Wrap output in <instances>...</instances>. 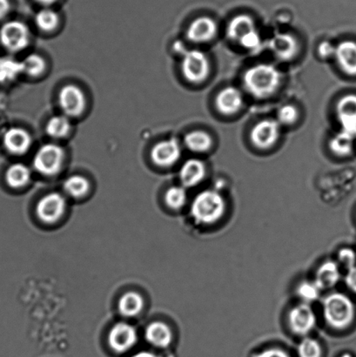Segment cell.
<instances>
[{
  "label": "cell",
  "mask_w": 356,
  "mask_h": 357,
  "mask_svg": "<svg viewBox=\"0 0 356 357\" xmlns=\"http://www.w3.org/2000/svg\"><path fill=\"white\" fill-rule=\"evenodd\" d=\"M281 82L280 71L273 65L258 64L247 70L244 86L251 96L265 99L277 92Z\"/></svg>",
  "instance_id": "cell-1"
},
{
  "label": "cell",
  "mask_w": 356,
  "mask_h": 357,
  "mask_svg": "<svg viewBox=\"0 0 356 357\" xmlns=\"http://www.w3.org/2000/svg\"><path fill=\"white\" fill-rule=\"evenodd\" d=\"M324 319L334 330H345L350 326L355 317V307L350 297L344 293L334 292L323 301Z\"/></svg>",
  "instance_id": "cell-2"
},
{
  "label": "cell",
  "mask_w": 356,
  "mask_h": 357,
  "mask_svg": "<svg viewBox=\"0 0 356 357\" xmlns=\"http://www.w3.org/2000/svg\"><path fill=\"white\" fill-rule=\"evenodd\" d=\"M226 202L216 190H205L195 196L191 204V215L202 225H212L222 219L226 212Z\"/></svg>",
  "instance_id": "cell-3"
},
{
  "label": "cell",
  "mask_w": 356,
  "mask_h": 357,
  "mask_svg": "<svg viewBox=\"0 0 356 357\" xmlns=\"http://www.w3.org/2000/svg\"><path fill=\"white\" fill-rule=\"evenodd\" d=\"M64 151L55 144L42 146L33 158V167L45 176H54L61 171Z\"/></svg>",
  "instance_id": "cell-4"
},
{
  "label": "cell",
  "mask_w": 356,
  "mask_h": 357,
  "mask_svg": "<svg viewBox=\"0 0 356 357\" xmlns=\"http://www.w3.org/2000/svg\"><path fill=\"white\" fill-rule=\"evenodd\" d=\"M181 69L188 82L199 84L207 79L210 73V63L203 52L187 51L183 55Z\"/></svg>",
  "instance_id": "cell-5"
},
{
  "label": "cell",
  "mask_w": 356,
  "mask_h": 357,
  "mask_svg": "<svg viewBox=\"0 0 356 357\" xmlns=\"http://www.w3.org/2000/svg\"><path fill=\"white\" fill-rule=\"evenodd\" d=\"M30 31L20 21L6 23L0 30V41L7 50L17 52L24 50L29 44Z\"/></svg>",
  "instance_id": "cell-6"
},
{
  "label": "cell",
  "mask_w": 356,
  "mask_h": 357,
  "mask_svg": "<svg viewBox=\"0 0 356 357\" xmlns=\"http://www.w3.org/2000/svg\"><path fill=\"white\" fill-rule=\"evenodd\" d=\"M288 321L293 333L306 337L316 328L317 318L311 305L302 303L289 311Z\"/></svg>",
  "instance_id": "cell-7"
},
{
  "label": "cell",
  "mask_w": 356,
  "mask_h": 357,
  "mask_svg": "<svg viewBox=\"0 0 356 357\" xmlns=\"http://www.w3.org/2000/svg\"><path fill=\"white\" fill-rule=\"evenodd\" d=\"M281 135V124L272 119L261 121L251 131V142L256 148L268 149L278 142Z\"/></svg>",
  "instance_id": "cell-8"
},
{
  "label": "cell",
  "mask_w": 356,
  "mask_h": 357,
  "mask_svg": "<svg viewBox=\"0 0 356 357\" xmlns=\"http://www.w3.org/2000/svg\"><path fill=\"white\" fill-rule=\"evenodd\" d=\"M65 206L64 196L59 192H51L38 202L36 213L41 222L52 224L57 222L64 215Z\"/></svg>",
  "instance_id": "cell-9"
},
{
  "label": "cell",
  "mask_w": 356,
  "mask_h": 357,
  "mask_svg": "<svg viewBox=\"0 0 356 357\" xmlns=\"http://www.w3.org/2000/svg\"><path fill=\"white\" fill-rule=\"evenodd\" d=\"M138 340L137 331L132 325L118 323L114 325L108 335V342L114 351L125 353L134 347Z\"/></svg>",
  "instance_id": "cell-10"
},
{
  "label": "cell",
  "mask_w": 356,
  "mask_h": 357,
  "mask_svg": "<svg viewBox=\"0 0 356 357\" xmlns=\"http://www.w3.org/2000/svg\"><path fill=\"white\" fill-rule=\"evenodd\" d=\"M59 103L66 116L76 117L86 107V98L82 89L75 85L63 87L59 94Z\"/></svg>",
  "instance_id": "cell-11"
},
{
  "label": "cell",
  "mask_w": 356,
  "mask_h": 357,
  "mask_svg": "<svg viewBox=\"0 0 356 357\" xmlns=\"http://www.w3.org/2000/svg\"><path fill=\"white\" fill-rule=\"evenodd\" d=\"M181 156L180 143L176 139H166L153 146L151 157L153 163L162 167L174 165Z\"/></svg>",
  "instance_id": "cell-12"
},
{
  "label": "cell",
  "mask_w": 356,
  "mask_h": 357,
  "mask_svg": "<svg viewBox=\"0 0 356 357\" xmlns=\"http://www.w3.org/2000/svg\"><path fill=\"white\" fill-rule=\"evenodd\" d=\"M217 30V24L214 20L208 17H200L190 24L187 36L193 43H207L215 37Z\"/></svg>",
  "instance_id": "cell-13"
},
{
  "label": "cell",
  "mask_w": 356,
  "mask_h": 357,
  "mask_svg": "<svg viewBox=\"0 0 356 357\" xmlns=\"http://www.w3.org/2000/svg\"><path fill=\"white\" fill-rule=\"evenodd\" d=\"M270 48L275 57L288 61L294 59L299 52L296 38L289 33H278L270 41Z\"/></svg>",
  "instance_id": "cell-14"
},
{
  "label": "cell",
  "mask_w": 356,
  "mask_h": 357,
  "mask_svg": "<svg viewBox=\"0 0 356 357\" xmlns=\"http://www.w3.org/2000/svg\"><path fill=\"white\" fill-rule=\"evenodd\" d=\"M243 101L242 93L238 89L228 86L217 94L215 105L219 113L233 115L242 109Z\"/></svg>",
  "instance_id": "cell-15"
},
{
  "label": "cell",
  "mask_w": 356,
  "mask_h": 357,
  "mask_svg": "<svg viewBox=\"0 0 356 357\" xmlns=\"http://www.w3.org/2000/svg\"><path fill=\"white\" fill-rule=\"evenodd\" d=\"M3 145L13 155H22L30 149L31 137L29 132L20 128L8 129L3 135Z\"/></svg>",
  "instance_id": "cell-16"
},
{
  "label": "cell",
  "mask_w": 356,
  "mask_h": 357,
  "mask_svg": "<svg viewBox=\"0 0 356 357\" xmlns=\"http://www.w3.org/2000/svg\"><path fill=\"white\" fill-rule=\"evenodd\" d=\"M338 65L348 75L356 76V42L345 40L341 42L334 50Z\"/></svg>",
  "instance_id": "cell-17"
},
{
  "label": "cell",
  "mask_w": 356,
  "mask_h": 357,
  "mask_svg": "<svg viewBox=\"0 0 356 357\" xmlns=\"http://www.w3.org/2000/svg\"><path fill=\"white\" fill-rule=\"evenodd\" d=\"M336 111L343 131L354 135L356 132V96H344L338 102Z\"/></svg>",
  "instance_id": "cell-18"
},
{
  "label": "cell",
  "mask_w": 356,
  "mask_h": 357,
  "mask_svg": "<svg viewBox=\"0 0 356 357\" xmlns=\"http://www.w3.org/2000/svg\"><path fill=\"white\" fill-rule=\"evenodd\" d=\"M206 166L204 162L197 159L187 160L184 162L180 170V180L183 187L194 188L201 183L206 176Z\"/></svg>",
  "instance_id": "cell-19"
},
{
  "label": "cell",
  "mask_w": 356,
  "mask_h": 357,
  "mask_svg": "<svg viewBox=\"0 0 356 357\" xmlns=\"http://www.w3.org/2000/svg\"><path fill=\"white\" fill-rule=\"evenodd\" d=\"M339 264L336 261H324L317 268L315 282L322 290L333 288L341 280Z\"/></svg>",
  "instance_id": "cell-20"
},
{
  "label": "cell",
  "mask_w": 356,
  "mask_h": 357,
  "mask_svg": "<svg viewBox=\"0 0 356 357\" xmlns=\"http://www.w3.org/2000/svg\"><path fill=\"white\" fill-rule=\"evenodd\" d=\"M256 29V24L252 17L246 14H240L229 23L226 27V36L230 40L239 44L244 37Z\"/></svg>",
  "instance_id": "cell-21"
},
{
  "label": "cell",
  "mask_w": 356,
  "mask_h": 357,
  "mask_svg": "<svg viewBox=\"0 0 356 357\" xmlns=\"http://www.w3.org/2000/svg\"><path fill=\"white\" fill-rule=\"evenodd\" d=\"M146 339L150 344L157 348L169 347L173 340L170 328L162 321H155L149 324L146 330Z\"/></svg>",
  "instance_id": "cell-22"
},
{
  "label": "cell",
  "mask_w": 356,
  "mask_h": 357,
  "mask_svg": "<svg viewBox=\"0 0 356 357\" xmlns=\"http://www.w3.org/2000/svg\"><path fill=\"white\" fill-rule=\"evenodd\" d=\"M144 307V300L139 294L127 292L118 301V311L122 316L132 317L137 316Z\"/></svg>",
  "instance_id": "cell-23"
},
{
  "label": "cell",
  "mask_w": 356,
  "mask_h": 357,
  "mask_svg": "<svg viewBox=\"0 0 356 357\" xmlns=\"http://www.w3.org/2000/svg\"><path fill=\"white\" fill-rule=\"evenodd\" d=\"M31 173L29 167L22 163H16L10 166L6 171V180L7 184L13 188L24 187L30 181Z\"/></svg>",
  "instance_id": "cell-24"
},
{
  "label": "cell",
  "mask_w": 356,
  "mask_h": 357,
  "mask_svg": "<svg viewBox=\"0 0 356 357\" xmlns=\"http://www.w3.org/2000/svg\"><path fill=\"white\" fill-rule=\"evenodd\" d=\"M184 143L192 152L205 153L211 149L212 139L208 132L194 131L185 136Z\"/></svg>",
  "instance_id": "cell-25"
},
{
  "label": "cell",
  "mask_w": 356,
  "mask_h": 357,
  "mask_svg": "<svg viewBox=\"0 0 356 357\" xmlns=\"http://www.w3.org/2000/svg\"><path fill=\"white\" fill-rule=\"evenodd\" d=\"M45 130L50 137L62 139L65 137L71 130V123L66 115H57L49 120Z\"/></svg>",
  "instance_id": "cell-26"
},
{
  "label": "cell",
  "mask_w": 356,
  "mask_h": 357,
  "mask_svg": "<svg viewBox=\"0 0 356 357\" xmlns=\"http://www.w3.org/2000/svg\"><path fill=\"white\" fill-rule=\"evenodd\" d=\"M64 189L73 198H80L89 192V181L82 176H72L66 178L64 182Z\"/></svg>",
  "instance_id": "cell-27"
},
{
  "label": "cell",
  "mask_w": 356,
  "mask_h": 357,
  "mask_svg": "<svg viewBox=\"0 0 356 357\" xmlns=\"http://www.w3.org/2000/svg\"><path fill=\"white\" fill-rule=\"evenodd\" d=\"M59 21L58 13L49 8L42 9L35 17V22L38 27L44 31L54 30L59 24Z\"/></svg>",
  "instance_id": "cell-28"
},
{
  "label": "cell",
  "mask_w": 356,
  "mask_h": 357,
  "mask_svg": "<svg viewBox=\"0 0 356 357\" xmlns=\"http://www.w3.org/2000/svg\"><path fill=\"white\" fill-rule=\"evenodd\" d=\"M165 199L169 208L176 210L183 208L187 199L186 188L183 185L170 188L167 192Z\"/></svg>",
  "instance_id": "cell-29"
},
{
  "label": "cell",
  "mask_w": 356,
  "mask_h": 357,
  "mask_svg": "<svg viewBox=\"0 0 356 357\" xmlns=\"http://www.w3.org/2000/svg\"><path fill=\"white\" fill-rule=\"evenodd\" d=\"M322 289L316 284L315 281L302 282L297 288V295L302 303H311L320 298Z\"/></svg>",
  "instance_id": "cell-30"
},
{
  "label": "cell",
  "mask_w": 356,
  "mask_h": 357,
  "mask_svg": "<svg viewBox=\"0 0 356 357\" xmlns=\"http://www.w3.org/2000/svg\"><path fill=\"white\" fill-rule=\"evenodd\" d=\"M23 73L22 63L13 59L0 61V82H10Z\"/></svg>",
  "instance_id": "cell-31"
},
{
  "label": "cell",
  "mask_w": 356,
  "mask_h": 357,
  "mask_svg": "<svg viewBox=\"0 0 356 357\" xmlns=\"http://www.w3.org/2000/svg\"><path fill=\"white\" fill-rule=\"evenodd\" d=\"M21 63H22L23 73L33 77L40 75L45 68L44 59L38 54H30Z\"/></svg>",
  "instance_id": "cell-32"
},
{
  "label": "cell",
  "mask_w": 356,
  "mask_h": 357,
  "mask_svg": "<svg viewBox=\"0 0 356 357\" xmlns=\"http://www.w3.org/2000/svg\"><path fill=\"white\" fill-rule=\"evenodd\" d=\"M299 357H322V346L311 337H305L300 342L297 349Z\"/></svg>",
  "instance_id": "cell-33"
},
{
  "label": "cell",
  "mask_w": 356,
  "mask_h": 357,
  "mask_svg": "<svg viewBox=\"0 0 356 357\" xmlns=\"http://www.w3.org/2000/svg\"><path fill=\"white\" fill-rule=\"evenodd\" d=\"M353 135L343 131L341 134L338 135L330 142V148L333 150L334 153L337 155H348L352 149V139H353Z\"/></svg>",
  "instance_id": "cell-34"
},
{
  "label": "cell",
  "mask_w": 356,
  "mask_h": 357,
  "mask_svg": "<svg viewBox=\"0 0 356 357\" xmlns=\"http://www.w3.org/2000/svg\"><path fill=\"white\" fill-rule=\"evenodd\" d=\"M299 113L295 106L288 104L281 107L277 113V121L281 125H292L298 120Z\"/></svg>",
  "instance_id": "cell-35"
},
{
  "label": "cell",
  "mask_w": 356,
  "mask_h": 357,
  "mask_svg": "<svg viewBox=\"0 0 356 357\" xmlns=\"http://www.w3.org/2000/svg\"><path fill=\"white\" fill-rule=\"evenodd\" d=\"M261 38L257 29L251 31L247 36L244 37L239 45L247 50H256L260 47Z\"/></svg>",
  "instance_id": "cell-36"
},
{
  "label": "cell",
  "mask_w": 356,
  "mask_h": 357,
  "mask_svg": "<svg viewBox=\"0 0 356 357\" xmlns=\"http://www.w3.org/2000/svg\"><path fill=\"white\" fill-rule=\"evenodd\" d=\"M338 259L345 268L350 269L356 266V254L351 248H341L338 253Z\"/></svg>",
  "instance_id": "cell-37"
},
{
  "label": "cell",
  "mask_w": 356,
  "mask_h": 357,
  "mask_svg": "<svg viewBox=\"0 0 356 357\" xmlns=\"http://www.w3.org/2000/svg\"><path fill=\"white\" fill-rule=\"evenodd\" d=\"M254 357H291L288 352L279 348H270L258 353Z\"/></svg>",
  "instance_id": "cell-38"
},
{
  "label": "cell",
  "mask_w": 356,
  "mask_h": 357,
  "mask_svg": "<svg viewBox=\"0 0 356 357\" xmlns=\"http://www.w3.org/2000/svg\"><path fill=\"white\" fill-rule=\"evenodd\" d=\"M345 283L352 292L356 294V266L348 269L346 276H345Z\"/></svg>",
  "instance_id": "cell-39"
},
{
  "label": "cell",
  "mask_w": 356,
  "mask_h": 357,
  "mask_svg": "<svg viewBox=\"0 0 356 357\" xmlns=\"http://www.w3.org/2000/svg\"><path fill=\"white\" fill-rule=\"evenodd\" d=\"M334 50H336V47H332V45L329 43V42H324L322 45H320V54L323 56V57H330L331 55H334Z\"/></svg>",
  "instance_id": "cell-40"
},
{
  "label": "cell",
  "mask_w": 356,
  "mask_h": 357,
  "mask_svg": "<svg viewBox=\"0 0 356 357\" xmlns=\"http://www.w3.org/2000/svg\"><path fill=\"white\" fill-rule=\"evenodd\" d=\"M10 10L9 0H0V20L5 19L8 15Z\"/></svg>",
  "instance_id": "cell-41"
},
{
  "label": "cell",
  "mask_w": 356,
  "mask_h": 357,
  "mask_svg": "<svg viewBox=\"0 0 356 357\" xmlns=\"http://www.w3.org/2000/svg\"><path fill=\"white\" fill-rule=\"evenodd\" d=\"M132 357H160V356L153 354V353H152V352L141 351V352L136 353V354H134Z\"/></svg>",
  "instance_id": "cell-42"
},
{
  "label": "cell",
  "mask_w": 356,
  "mask_h": 357,
  "mask_svg": "<svg viewBox=\"0 0 356 357\" xmlns=\"http://www.w3.org/2000/svg\"><path fill=\"white\" fill-rule=\"evenodd\" d=\"M38 3H42V5L44 6H50L52 5V3L57 1V0H37Z\"/></svg>",
  "instance_id": "cell-43"
},
{
  "label": "cell",
  "mask_w": 356,
  "mask_h": 357,
  "mask_svg": "<svg viewBox=\"0 0 356 357\" xmlns=\"http://www.w3.org/2000/svg\"><path fill=\"white\" fill-rule=\"evenodd\" d=\"M340 357H353V356H352L350 354H348V353H346V354H343V356H341Z\"/></svg>",
  "instance_id": "cell-44"
}]
</instances>
